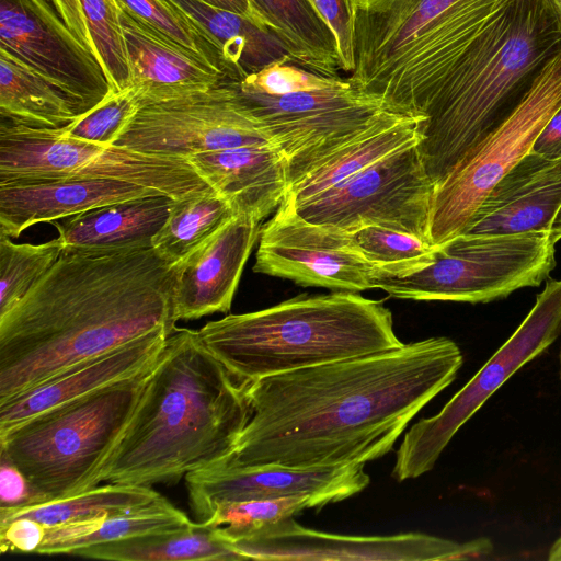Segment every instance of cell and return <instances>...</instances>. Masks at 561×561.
Instances as JSON below:
<instances>
[{"instance_id":"ac0fdd59","label":"cell","mask_w":561,"mask_h":561,"mask_svg":"<svg viewBox=\"0 0 561 561\" xmlns=\"http://www.w3.org/2000/svg\"><path fill=\"white\" fill-rule=\"evenodd\" d=\"M364 463L290 468L276 465H217L188 472L185 484L196 522L206 523L217 506L286 496L308 497L320 510L363 491L370 482Z\"/></svg>"},{"instance_id":"4dcf8cb0","label":"cell","mask_w":561,"mask_h":561,"mask_svg":"<svg viewBox=\"0 0 561 561\" xmlns=\"http://www.w3.org/2000/svg\"><path fill=\"white\" fill-rule=\"evenodd\" d=\"M0 115L14 123L59 128L78 114L71 101L43 76L0 48Z\"/></svg>"},{"instance_id":"2e32d148","label":"cell","mask_w":561,"mask_h":561,"mask_svg":"<svg viewBox=\"0 0 561 561\" xmlns=\"http://www.w3.org/2000/svg\"><path fill=\"white\" fill-rule=\"evenodd\" d=\"M0 48L60 90L78 115L114 90L98 56L80 43L51 0H0Z\"/></svg>"},{"instance_id":"f35d334b","label":"cell","mask_w":561,"mask_h":561,"mask_svg":"<svg viewBox=\"0 0 561 561\" xmlns=\"http://www.w3.org/2000/svg\"><path fill=\"white\" fill-rule=\"evenodd\" d=\"M307 508H314V504L304 496L229 502L217 506L206 524L217 527L220 536L229 540L264 525L294 517Z\"/></svg>"},{"instance_id":"8d00e7d4","label":"cell","mask_w":561,"mask_h":561,"mask_svg":"<svg viewBox=\"0 0 561 561\" xmlns=\"http://www.w3.org/2000/svg\"><path fill=\"white\" fill-rule=\"evenodd\" d=\"M116 1L163 35L206 58L228 79L225 61L215 42L172 0Z\"/></svg>"},{"instance_id":"7402d4cb","label":"cell","mask_w":561,"mask_h":561,"mask_svg":"<svg viewBox=\"0 0 561 561\" xmlns=\"http://www.w3.org/2000/svg\"><path fill=\"white\" fill-rule=\"evenodd\" d=\"M118 8L130 87L138 93L140 107L227 79L203 56L163 35L121 3Z\"/></svg>"},{"instance_id":"5bb4252c","label":"cell","mask_w":561,"mask_h":561,"mask_svg":"<svg viewBox=\"0 0 561 561\" xmlns=\"http://www.w3.org/2000/svg\"><path fill=\"white\" fill-rule=\"evenodd\" d=\"M272 144L245 107L237 81L225 79L142 105L115 145L187 159L243 146Z\"/></svg>"},{"instance_id":"d6a6232c","label":"cell","mask_w":561,"mask_h":561,"mask_svg":"<svg viewBox=\"0 0 561 561\" xmlns=\"http://www.w3.org/2000/svg\"><path fill=\"white\" fill-rule=\"evenodd\" d=\"M160 495L148 485L108 482L69 497L16 510H0V524L27 517L45 527H53L142 506Z\"/></svg>"},{"instance_id":"836d02e7","label":"cell","mask_w":561,"mask_h":561,"mask_svg":"<svg viewBox=\"0 0 561 561\" xmlns=\"http://www.w3.org/2000/svg\"><path fill=\"white\" fill-rule=\"evenodd\" d=\"M357 251L376 268V275L402 277L434 260L437 245L413 234L369 225L351 232Z\"/></svg>"},{"instance_id":"603a6c76","label":"cell","mask_w":561,"mask_h":561,"mask_svg":"<svg viewBox=\"0 0 561 561\" xmlns=\"http://www.w3.org/2000/svg\"><path fill=\"white\" fill-rule=\"evenodd\" d=\"M163 194L142 185L98 179L0 184V236L18 238L39 222H54L128 199Z\"/></svg>"},{"instance_id":"30bf717a","label":"cell","mask_w":561,"mask_h":561,"mask_svg":"<svg viewBox=\"0 0 561 561\" xmlns=\"http://www.w3.org/2000/svg\"><path fill=\"white\" fill-rule=\"evenodd\" d=\"M560 105L561 51L517 108L435 184L430 218L433 245L466 229L492 186L531 150Z\"/></svg>"},{"instance_id":"7dc6e473","label":"cell","mask_w":561,"mask_h":561,"mask_svg":"<svg viewBox=\"0 0 561 561\" xmlns=\"http://www.w3.org/2000/svg\"><path fill=\"white\" fill-rule=\"evenodd\" d=\"M549 234L556 243L561 239V208L552 224Z\"/></svg>"},{"instance_id":"c3c4849f","label":"cell","mask_w":561,"mask_h":561,"mask_svg":"<svg viewBox=\"0 0 561 561\" xmlns=\"http://www.w3.org/2000/svg\"><path fill=\"white\" fill-rule=\"evenodd\" d=\"M549 561H561V536L552 543L548 552Z\"/></svg>"},{"instance_id":"3957f363","label":"cell","mask_w":561,"mask_h":561,"mask_svg":"<svg viewBox=\"0 0 561 561\" xmlns=\"http://www.w3.org/2000/svg\"><path fill=\"white\" fill-rule=\"evenodd\" d=\"M245 386L198 331L175 328L145 377L101 482L150 486L226 462L251 416Z\"/></svg>"},{"instance_id":"4fadbf2b","label":"cell","mask_w":561,"mask_h":561,"mask_svg":"<svg viewBox=\"0 0 561 561\" xmlns=\"http://www.w3.org/2000/svg\"><path fill=\"white\" fill-rule=\"evenodd\" d=\"M417 145L388 156L306 202L294 203L297 213L310 222L348 233L375 225L431 243L435 183L424 167Z\"/></svg>"},{"instance_id":"60d3db41","label":"cell","mask_w":561,"mask_h":561,"mask_svg":"<svg viewBox=\"0 0 561 561\" xmlns=\"http://www.w3.org/2000/svg\"><path fill=\"white\" fill-rule=\"evenodd\" d=\"M50 501L2 453H0V510H16Z\"/></svg>"},{"instance_id":"f907efd6","label":"cell","mask_w":561,"mask_h":561,"mask_svg":"<svg viewBox=\"0 0 561 561\" xmlns=\"http://www.w3.org/2000/svg\"><path fill=\"white\" fill-rule=\"evenodd\" d=\"M559 366H560V380H561V344H560V351H559Z\"/></svg>"},{"instance_id":"d6986e66","label":"cell","mask_w":561,"mask_h":561,"mask_svg":"<svg viewBox=\"0 0 561 561\" xmlns=\"http://www.w3.org/2000/svg\"><path fill=\"white\" fill-rule=\"evenodd\" d=\"M260 224L252 217L236 215L175 265V322L230 310L245 262L259 240Z\"/></svg>"},{"instance_id":"b9f144b4","label":"cell","mask_w":561,"mask_h":561,"mask_svg":"<svg viewBox=\"0 0 561 561\" xmlns=\"http://www.w3.org/2000/svg\"><path fill=\"white\" fill-rule=\"evenodd\" d=\"M332 28L339 47L341 69L351 73L353 61V12L351 0H309Z\"/></svg>"},{"instance_id":"74e56055","label":"cell","mask_w":561,"mask_h":561,"mask_svg":"<svg viewBox=\"0 0 561 561\" xmlns=\"http://www.w3.org/2000/svg\"><path fill=\"white\" fill-rule=\"evenodd\" d=\"M139 108V96L134 88L113 90L96 106L57 129L66 137L112 146Z\"/></svg>"},{"instance_id":"1f68e13d","label":"cell","mask_w":561,"mask_h":561,"mask_svg":"<svg viewBox=\"0 0 561 561\" xmlns=\"http://www.w3.org/2000/svg\"><path fill=\"white\" fill-rule=\"evenodd\" d=\"M234 216L229 202L213 188L174 199L152 248L176 265Z\"/></svg>"},{"instance_id":"9c48e42d","label":"cell","mask_w":561,"mask_h":561,"mask_svg":"<svg viewBox=\"0 0 561 561\" xmlns=\"http://www.w3.org/2000/svg\"><path fill=\"white\" fill-rule=\"evenodd\" d=\"M58 179L124 181L174 199L211 188L185 158L98 145L1 118L0 184Z\"/></svg>"},{"instance_id":"9a60e30c","label":"cell","mask_w":561,"mask_h":561,"mask_svg":"<svg viewBox=\"0 0 561 561\" xmlns=\"http://www.w3.org/2000/svg\"><path fill=\"white\" fill-rule=\"evenodd\" d=\"M227 541L245 560L451 561L486 558L493 552V543L488 537L457 542L420 533L335 535L308 529L294 517Z\"/></svg>"},{"instance_id":"484cf974","label":"cell","mask_w":561,"mask_h":561,"mask_svg":"<svg viewBox=\"0 0 561 561\" xmlns=\"http://www.w3.org/2000/svg\"><path fill=\"white\" fill-rule=\"evenodd\" d=\"M415 118L386 112L354 141L307 173L288 194L295 204L306 202L346 181L388 156L420 144V124Z\"/></svg>"},{"instance_id":"277c9868","label":"cell","mask_w":561,"mask_h":561,"mask_svg":"<svg viewBox=\"0 0 561 561\" xmlns=\"http://www.w3.org/2000/svg\"><path fill=\"white\" fill-rule=\"evenodd\" d=\"M560 51L548 0H496L420 124L417 148L435 184L517 108Z\"/></svg>"},{"instance_id":"7a4b0ae2","label":"cell","mask_w":561,"mask_h":561,"mask_svg":"<svg viewBox=\"0 0 561 561\" xmlns=\"http://www.w3.org/2000/svg\"><path fill=\"white\" fill-rule=\"evenodd\" d=\"M174 279L152 247L64 248L0 316V403L159 327L173 331Z\"/></svg>"},{"instance_id":"681fc988","label":"cell","mask_w":561,"mask_h":561,"mask_svg":"<svg viewBox=\"0 0 561 561\" xmlns=\"http://www.w3.org/2000/svg\"><path fill=\"white\" fill-rule=\"evenodd\" d=\"M561 26V0H548Z\"/></svg>"},{"instance_id":"e0dca14e","label":"cell","mask_w":561,"mask_h":561,"mask_svg":"<svg viewBox=\"0 0 561 561\" xmlns=\"http://www.w3.org/2000/svg\"><path fill=\"white\" fill-rule=\"evenodd\" d=\"M253 271L301 286L352 293L373 288L376 275L351 233L306 220L289 195L261 227Z\"/></svg>"},{"instance_id":"4316f807","label":"cell","mask_w":561,"mask_h":561,"mask_svg":"<svg viewBox=\"0 0 561 561\" xmlns=\"http://www.w3.org/2000/svg\"><path fill=\"white\" fill-rule=\"evenodd\" d=\"M172 1L215 42L229 80L242 81L275 62L294 61L283 42L272 31L245 15L213 7L202 0Z\"/></svg>"},{"instance_id":"8fae6325","label":"cell","mask_w":561,"mask_h":561,"mask_svg":"<svg viewBox=\"0 0 561 561\" xmlns=\"http://www.w3.org/2000/svg\"><path fill=\"white\" fill-rule=\"evenodd\" d=\"M561 335V279L547 280L535 305L477 374L431 417L405 433L396 453L392 477L401 482L432 470L440 454L489 398L524 365Z\"/></svg>"},{"instance_id":"7bdbcfd3","label":"cell","mask_w":561,"mask_h":561,"mask_svg":"<svg viewBox=\"0 0 561 561\" xmlns=\"http://www.w3.org/2000/svg\"><path fill=\"white\" fill-rule=\"evenodd\" d=\"M46 527L27 517H18L0 524V548L7 551L36 553L43 543Z\"/></svg>"},{"instance_id":"cb8c5ba5","label":"cell","mask_w":561,"mask_h":561,"mask_svg":"<svg viewBox=\"0 0 561 561\" xmlns=\"http://www.w3.org/2000/svg\"><path fill=\"white\" fill-rule=\"evenodd\" d=\"M198 175L229 202L236 215L262 221L288 194V168L273 144L243 146L187 158Z\"/></svg>"},{"instance_id":"f546056e","label":"cell","mask_w":561,"mask_h":561,"mask_svg":"<svg viewBox=\"0 0 561 561\" xmlns=\"http://www.w3.org/2000/svg\"><path fill=\"white\" fill-rule=\"evenodd\" d=\"M73 556L116 561H240L217 527L206 523L82 548Z\"/></svg>"},{"instance_id":"ee69618b","label":"cell","mask_w":561,"mask_h":561,"mask_svg":"<svg viewBox=\"0 0 561 561\" xmlns=\"http://www.w3.org/2000/svg\"><path fill=\"white\" fill-rule=\"evenodd\" d=\"M67 26L91 53L95 54L79 0H51ZM99 58V57H98Z\"/></svg>"},{"instance_id":"8992f818","label":"cell","mask_w":561,"mask_h":561,"mask_svg":"<svg viewBox=\"0 0 561 561\" xmlns=\"http://www.w3.org/2000/svg\"><path fill=\"white\" fill-rule=\"evenodd\" d=\"M496 0H351L347 78L394 113L424 118L448 71Z\"/></svg>"},{"instance_id":"ab89813d","label":"cell","mask_w":561,"mask_h":561,"mask_svg":"<svg viewBox=\"0 0 561 561\" xmlns=\"http://www.w3.org/2000/svg\"><path fill=\"white\" fill-rule=\"evenodd\" d=\"M242 91L282 95L301 91H313L342 85L347 79L327 76L310 70L295 61L286 60L267 66L242 81H237Z\"/></svg>"},{"instance_id":"d4e9b609","label":"cell","mask_w":561,"mask_h":561,"mask_svg":"<svg viewBox=\"0 0 561 561\" xmlns=\"http://www.w3.org/2000/svg\"><path fill=\"white\" fill-rule=\"evenodd\" d=\"M174 198L158 194L98 207L54 221L64 248L127 249L152 247Z\"/></svg>"},{"instance_id":"e575fe53","label":"cell","mask_w":561,"mask_h":561,"mask_svg":"<svg viewBox=\"0 0 561 561\" xmlns=\"http://www.w3.org/2000/svg\"><path fill=\"white\" fill-rule=\"evenodd\" d=\"M59 238L31 244L0 236V316L14 307L58 261Z\"/></svg>"},{"instance_id":"f1b7e54d","label":"cell","mask_w":561,"mask_h":561,"mask_svg":"<svg viewBox=\"0 0 561 561\" xmlns=\"http://www.w3.org/2000/svg\"><path fill=\"white\" fill-rule=\"evenodd\" d=\"M259 22L272 31L299 65L339 76L337 41L309 0H249Z\"/></svg>"},{"instance_id":"44dd1931","label":"cell","mask_w":561,"mask_h":561,"mask_svg":"<svg viewBox=\"0 0 561 561\" xmlns=\"http://www.w3.org/2000/svg\"><path fill=\"white\" fill-rule=\"evenodd\" d=\"M561 208V158L529 151L489 191L460 234L548 232Z\"/></svg>"},{"instance_id":"83f0119b","label":"cell","mask_w":561,"mask_h":561,"mask_svg":"<svg viewBox=\"0 0 561 561\" xmlns=\"http://www.w3.org/2000/svg\"><path fill=\"white\" fill-rule=\"evenodd\" d=\"M190 518L165 497L126 511L46 527L36 553L72 554L79 549L187 526Z\"/></svg>"},{"instance_id":"bcb514c9","label":"cell","mask_w":561,"mask_h":561,"mask_svg":"<svg viewBox=\"0 0 561 561\" xmlns=\"http://www.w3.org/2000/svg\"><path fill=\"white\" fill-rule=\"evenodd\" d=\"M213 7L236 12L252 19L257 24L262 25L256 19L249 0H202ZM263 26V25H262ZM265 27V26H264Z\"/></svg>"},{"instance_id":"ba28073f","label":"cell","mask_w":561,"mask_h":561,"mask_svg":"<svg viewBox=\"0 0 561 561\" xmlns=\"http://www.w3.org/2000/svg\"><path fill=\"white\" fill-rule=\"evenodd\" d=\"M554 266L548 232L458 234L437 245L427 266L402 277L375 275L373 288L400 299L485 304L539 286Z\"/></svg>"},{"instance_id":"ffe728a7","label":"cell","mask_w":561,"mask_h":561,"mask_svg":"<svg viewBox=\"0 0 561 561\" xmlns=\"http://www.w3.org/2000/svg\"><path fill=\"white\" fill-rule=\"evenodd\" d=\"M173 331L159 327L0 403V437L41 413L146 374Z\"/></svg>"},{"instance_id":"d590c367","label":"cell","mask_w":561,"mask_h":561,"mask_svg":"<svg viewBox=\"0 0 561 561\" xmlns=\"http://www.w3.org/2000/svg\"><path fill=\"white\" fill-rule=\"evenodd\" d=\"M95 54L114 90L130 87L131 73L116 0H79Z\"/></svg>"},{"instance_id":"f6af8a7d","label":"cell","mask_w":561,"mask_h":561,"mask_svg":"<svg viewBox=\"0 0 561 561\" xmlns=\"http://www.w3.org/2000/svg\"><path fill=\"white\" fill-rule=\"evenodd\" d=\"M531 151L549 159L561 158V105L537 136Z\"/></svg>"},{"instance_id":"52a82bcc","label":"cell","mask_w":561,"mask_h":561,"mask_svg":"<svg viewBox=\"0 0 561 561\" xmlns=\"http://www.w3.org/2000/svg\"><path fill=\"white\" fill-rule=\"evenodd\" d=\"M147 373L32 417L0 437V453L50 501L98 486L136 410Z\"/></svg>"},{"instance_id":"6da1fadb","label":"cell","mask_w":561,"mask_h":561,"mask_svg":"<svg viewBox=\"0 0 561 561\" xmlns=\"http://www.w3.org/2000/svg\"><path fill=\"white\" fill-rule=\"evenodd\" d=\"M462 364L458 344L435 336L247 382L251 416L220 465L308 468L381 458Z\"/></svg>"},{"instance_id":"7c38bea8","label":"cell","mask_w":561,"mask_h":561,"mask_svg":"<svg viewBox=\"0 0 561 561\" xmlns=\"http://www.w3.org/2000/svg\"><path fill=\"white\" fill-rule=\"evenodd\" d=\"M239 90L250 114L286 160L288 191L389 111L348 79L329 89L282 95Z\"/></svg>"},{"instance_id":"5b68a950","label":"cell","mask_w":561,"mask_h":561,"mask_svg":"<svg viewBox=\"0 0 561 561\" xmlns=\"http://www.w3.org/2000/svg\"><path fill=\"white\" fill-rule=\"evenodd\" d=\"M207 350L240 382L402 346L391 311L352 291L299 295L229 314L198 330Z\"/></svg>"}]
</instances>
